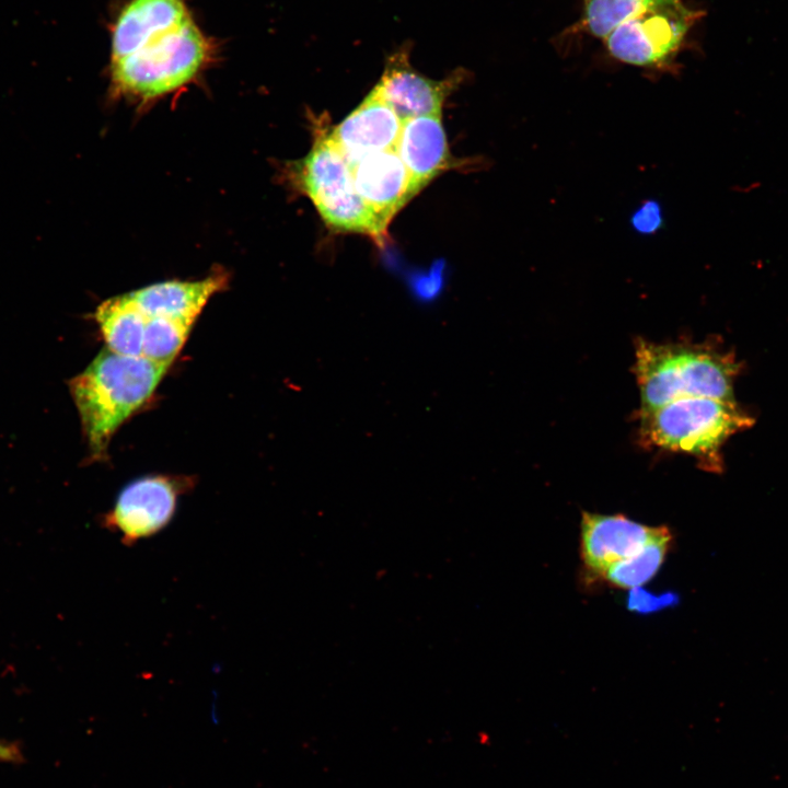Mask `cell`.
<instances>
[{"mask_svg": "<svg viewBox=\"0 0 788 788\" xmlns=\"http://www.w3.org/2000/svg\"><path fill=\"white\" fill-rule=\"evenodd\" d=\"M218 54L188 0H129L111 27L109 95L148 108L200 80Z\"/></svg>", "mask_w": 788, "mask_h": 788, "instance_id": "obj_1", "label": "cell"}, {"mask_svg": "<svg viewBox=\"0 0 788 788\" xmlns=\"http://www.w3.org/2000/svg\"><path fill=\"white\" fill-rule=\"evenodd\" d=\"M169 368L143 356H123L105 347L69 381L92 459L106 455L113 434L153 395Z\"/></svg>", "mask_w": 788, "mask_h": 788, "instance_id": "obj_2", "label": "cell"}, {"mask_svg": "<svg viewBox=\"0 0 788 788\" xmlns=\"http://www.w3.org/2000/svg\"><path fill=\"white\" fill-rule=\"evenodd\" d=\"M733 355L710 344H658L638 338L634 374L640 410L684 397L734 401L733 382L739 372Z\"/></svg>", "mask_w": 788, "mask_h": 788, "instance_id": "obj_3", "label": "cell"}, {"mask_svg": "<svg viewBox=\"0 0 788 788\" xmlns=\"http://www.w3.org/2000/svg\"><path fill=\"white\" fill-rule=\"evenodd\" d=\"M285 175L312 201L329 229L368 235L383 244L387 228L358 194L350 164L328 131L317 132L309 153L286 166Z\"/></svg>", "mask_w": 788, "mask_h": 788, "instance_id": "obj_4", "label": "cell"}, {"mask_svg": "<svg viewBox=\"0 0 788 788\" xmlns=\"http://www.w3.org/2000/svg\"><path fill=\"white\" fill-rule=\"evenodd\" d=\"M753 422L734 401L684 397L639 410V436L648 447L683 452L717 466L723 443Z\"/></svg>", "mask_w": 788, "mask_h": 788, "instance_id": "obj_5", "label": "cell"}, {"mask_svg": "<svg viewBox=\"0 0 788 788\" xmlns=\"http://www.w3.org/2000/svg\"><path fill=\"white\" fill-rule=\"evenodd\" d=\"M704 15L682 0H658L625 21L603 40L616 60L658 71H673L684 39Z\"/></svg>", "mask_w": 788, "mask_h": 788, "instance_id": "obj_6", "label": "cell"}, {"mask_svg": "<svg viewBox=\"0 0 788 788\" xmlns=\"http://www.w3.org/2000/svg\"><path fill=\"white\" fill-rule=\"evenodd\" d=\"M185 483L164 475H148L123 488L104 525L125 544H134L164 529L174 517Z\"/></svg>", "mask_w": 788, "mask_h": 788, "instance_id": "obj_7", "label": "cell"}, {"mask_svg": "<svg viewBox=\"0 0 788 788\" xmlns=\"http://www.w3.org/2000/svg\"><path fill=\"white\" fill-rule=\"evenodd\" d=\"M409 44L392 53L379 82L372 91L403 120L440 115L445 99L460 84L464 71L457 70L443 80L430 79L410 63Z\"/></svg>", "mask_w": 788, "mask_h": 788, "instance_id": "obj_8", "label": "cell"}, {"mask_svg": "<svg viewBox=\"0 0 788 788\" xmlns=\"http://www.w3.org/2000/svg\"><path fill=\"white\" fill-rule=\"evenodd\" d=\"M648 526L623 514L583 512L580 524V554L587 570L602 577L613 564L641 549L654 534Z\"/></svg>", "mask_w": 788, "mask_h": 788, "instance_id": "obj_9", "label": "cell"}, {"mask_svg": "<svg viewBox=\"0 0 788 788\" xmlns=\"http://www.w3.org/2000/svg\"><path fill=\"white\" fill-rule=\"evenodd\" d=\"M362 200L387 228L415 195L412 178L395 149L369 153L350 166Z\"/></svg>", "mask_w": 788, "mask_h": 788, "instance_id": "obj_10", "label": "cell"}, {"mask_svg": "<svg viewBox=\"0 0 788 788\" xmlns=\"http://www.w3.org/2000/svg\"><path fill=\"white\" fill-rule=\"evenodd\" d=\"M402 123L395 112L371 90L328 134L351 166L369 153L395 149Z\"/></svg>", "mask_w": 788, "mask_h": 788, "instance_id": "obj_11", "label": "cell"}, {"mask_svg": "<svg viewBox=\"0 0 788 788\" xmlns=\"http://www.w3.org/2000/svg\"><path fill=\"white\" fill-rule=\"evenodd\" d=\"M227 270L218 267L198 280H166L130 291L146 317L165 316L194 322L210 298L224 290Z\"/></svg>", "mask_w": 788, "mask_h": 788, "instance_id": "obj_12", "label": "cell"}, {"mask_svg": "<svg viewBox=\"0 0 788 788\" xmlns=\"http://www.w3.org/2000/svg\"><path fill=\"white\" fill-rule=\"evenodd\" d=\"M395 150L409 173L416 194L455 164L449 151L441 114L403 120Z\"/></svg>", "mask_w": 788, "mask_h": 788, "instance_id": "obj_13", "label": "cell"}, {"mask_svg": "<svg viewBox=\"0 0 788 788\" xmlns=\"http://www.w3.org/2000/svg\"><path fill=\"white\" fill-rule=\"evenodd\" d=\"M93 316L109 350L123 356H142L146 316L129 292L103 301Z\"/></svg>", "mask_w": 788, "mask_h": 788, "instance_id": "obj_14", "label": "cell"}, {"mask_svg": "<svg viewBox=\"0 0 788 788\" xmlns=\"http://www.w3.org/2000/svg\"><path fill=\"white\" fill-rule=\"evenodd\" d=\"M672 542L667 526H657L654 534L636 554L611 565L602 577L614 587L639 588L648 582L662 566Z\"/></svg>", "mask_w": 788, "mask_h": 788, "instance_id": "obj_15", "label": "cell"}, {"mask_svg": "<svg viewBox=\"0 0 788 788\" xmlns=\"http://www.w3.org/2000/svg\"><path fill=\"white\" fill-rule=\"evenodd\" d=\"M658 0H584L580 21L568 32H586L604 39L625 21L645 11Z\"/></svg>", "mask_w": 788, "mask_h": 788, "instance_id": "obj_16", "label": "cell"}, {"mask_svg": "<svg viewBox=\"0 0 788 788\" xmlns=\"http://www.w3.org/2000/svg\"><path fill=\"white\" fill-rule=\"evenodd\" d=\"M194 322L165 316L146 317L142 356L171 366L184 346Z\"/></svg>", "mask_w": 788, "mask_h": 788, "instance_id": "obj_17", "label": "cell"}, {"mask_svg": "<svg viewBox=\"0 0 788 788\" xmlns=\"http://www.w3.org/2000/svg\"><path fill=\"white\" fill-rule=\"evenodd\" d=\"M663 225V210L654 199L644 200L630 216V227L641 235L656 234Z\"/></svg>", "mask_w": 788, "mask_h": 788, "instance_id": "obj_18", "label": "cell"}, {"mask_svg": "<svg viewBox=\"0 0 788 788\" xmlns=\"http://www.w3.org/2000/svg\"><path fill=\"white\" fill-rule=\"evenodd\" d=\"M674 602L673 594H662L656 596L639 588L631 589L628 598V607L633 611L641 613L659 610L667 604Z\"/></svg>", "mask_w": 788, "mask_h": 788, "instance_id": "obj_19", "label": "cell"}]
</instances>
